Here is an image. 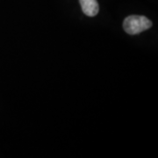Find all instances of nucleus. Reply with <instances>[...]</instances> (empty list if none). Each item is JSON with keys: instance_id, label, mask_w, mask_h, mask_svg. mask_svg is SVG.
<instances>
[{"instance_id": "nucleus-1", "label": "nucleus", "mask_w": 158, "mask_h": 158, "mask_svg": "<svg viewBox=\"0 0 158 158\" xmlns=\"http://www.w3.org/2000/svg\"><path fill=\"white\" fill-rule=\"evenodd\" d=\"M152 22L144 16L132 15L126 18L123 23V27L128 34H138L150 28Z\"/></svg>"}, {"instance_id": "nucleus-2", "label": "nucleus", "mask_w": 158, "mask_h": 158, "mask_svg": "<svg viewBox=\"0 0 158 158\" xmlns=\"http://www.w3.org/2000/svg\"><path fill=\"white\" fill-rule=\"evenodd\" d=\"M82 11L89 17L96 16L99 11V6L97 0H79Z\"/></svg>"}]
</instances>
